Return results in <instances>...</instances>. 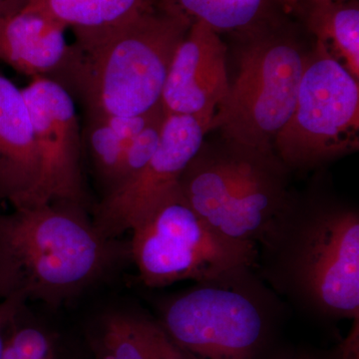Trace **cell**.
Wrapping results in <instances>:
<instances>
[{
	"mask_svg": "<svg viewBox=\"0 0 359 359\" xmlns=\"http://www.w3.org/2000/svg\"><path fill=\"white\" fill-rule=\"evenodd\" d=\"M257 250V273L280 299L320 320L359 318L358 208L290 196Z\"/></svg>",
	"mask_w": 359,
	"mask_h": 359,
	"instance_id": "1",
	"label": "cell"
},
{
	"mask_svg": "<svg viewBox=\"0 0 359 359\" xmlns=\"http://www.w3.org/2000/svg\"><path fill=\"white\" fill-rule=\"evenodd\" d=\"M124 248L100 235L83 205L13 208L0 214V301L21 295L58 306L105 275Z\"/></svg>",
	"mask_w": 359,
	"mask_h": 359,
	"instance_id": "2",
	"label": "cell"
},
{
	"mask_svg": "<svg viewBox=\"0 0 359 359\" xmlns=\"http://www.w3.org/2000/svg\"><path fill=\"white\" fill-rule=\"evenodd\" d=\"M191 25L157 6L109 27L73 32L71 94L90 114L135 117L160 109L170 63Z\"/></svg>",
	"mask_w": 359,
	"mask_h": 359,
	"instance_id": "3",
	"label": "cell"
},
{
	"mask_svg": "<svg viewBox=\"0 0 359 359\" xmlns=\"http://www.w3.org/2000/svg\"><path fill=\"white\" fill-rule=\"evenodd\" d=\"M283 302L256 268L194 283L160 304V323L195 359H263Z\"/></svg>",
	"mask_w": 359,
	"mask_h": 359,
	"instance_id": "4",
	"label": "cell"
},
{
	"mask_svg": "<svg viewBox=\"0 0 359 359\" xmlns=\"http://www.w3.org/2000/svg\"><path fill=\"white\" fill-rule=\"evenodd\" d=\"M287 171L275 154L230 144L224 149L203 146L179 185L191 207L215 230L257 245L289 201Z\"/></svg>",
	"mask_w": 359,
	"mask_h": 359,
	"instance_id": "5",
	"label": "cell"
},
{
	"mask_svg": "<svg viewBox=\"0 0 359 359\" xmlns=\"http://www.w3.org/2000/svg\"><path fill=\"white\" fill-rule=\"evenodd\" d=\"M287 18L244 36L248 44L238 76L211 126L221 130L231 146L275 154L273 142L294 110L306 58L285 30Z\"/></svg>",
	"mask_w": 359,
	"mask_h": 359,
	"instance_id": "6",
	"label": "cell"
},
{
	"mask_svg": "<svg viewBox=\"0 0 359 359\" xmlns=\"http://www.w3.org/2000/svg\"><path fill=\"white\" fill-rule=\"evenodd\" d=\"M129 254L141 282L158 289L257 268V245L224 237L191 207L180 185L131 230Z\"/></svg>",
	"mask_w": 359,
	"mask_h": 359,
	"instance_id": "7",
	"label": "cell"
},
{
	"mask_svg": "<svg viewBox=\"0 0 359 359\" xmlns=\"http://www.w3.org/2000/svg\"><path fill=\"white\" fill-rule=\"evenodd\" d=\"M358 145L359 80L316 42L273 153L287 170H309L355 152Z\"/></svg>",
	"mask_w": 359,
	"mask_h": 359,
	"instance_id": "8",
	"label": "cell"
},
{
	"mask_svg": "<svg viewBox=\"0 0 359 359\" xmlns=\"http://www.w3.org/2000/svg\"><path fill=\"white\" fill-rule=\"evenodd\" d=\"M210 130L211 123L194 116L166 114L159 146L147 164L97 205L93 224L100 235L115 240L140 223L178 185Z\"/></svg>",
	"mask_w": 359,
	"mask_h": 359,
	"instance_id": "9",
	"label": "cell"
},
{
	"mask_svg": "<svg viewBox=\"0 0 359 359\" xmlns=\"http://www.w3.org/2000/svg\"><path fill=\"white\" fill-rule=\"evenodd\" d=\"M22 93L40 161L39 181L30 204L83 205V141L74 96L62 85L41 77L33 78Z\"/></svg>",
	"mask_w": 359,
	"mask_h": 359,
	"instance_id": "10",
	"label": "cell"
},
{
	"mask_svg": "<svg viewBox=\"0 0 359 359\" xmlns=\"http://www.w3.org/2000/svg\"><path fill=\"white\" fill-rule=\"evenodd\" d=\"M226 53L218 33L192 23L170 63L161 98L165 114L194 116L212 126L230 88Z\"/></svg>",
	"mask_w": 359,
	"mask_h": 359,
	"instance_id": "11",
	"label": "cell"
},
{
	"mask_svg": "<svg viewBox=\"0 0 359 359\" xmlns=\"http://www.w3.org/2000/svg\"><path fill=\"white\" fill-rule=\"evenodd\" d=\"M66 30L57 20L32 7L0 18V61L32 79L53 80L70 92L75 50L66 39Z\"/></svg>",
	"mask_w": 359,
	"mask_h": 359,
	"instance_id": "12",
	"label": "cell"
},
{
	"mask_svg": "<svg viewBox=\"0 0 359 359\" xmlns=\"http://www.w3.org/2000/svg\"><path fill=\"white\" fill-rule=\"evenodd\" d=\"M39 176V156L22 89L0 73V201L11 208L30 204Z\"/></svg>",
	"mask_w": 359,
	"mask_h": 359,
	"instance_id": "13",
	"label": "cell"
},
{
	"mask_svg": "<svg viewBox=\"0 0 359 359\" xmlns=\"http://www.w3.org/2000/svg\"><path fill=\"white\" fill-rule=\"evenodd\" d=\"M162 108L150 114L123 116L90 114L82 128L83 149L87 151L97 178L107 195L128 178V157L134 137Z\"/></svg>",
	"mask_w": 359,
	"mask_h": 359,
	"instance_id": "14",
	"label": "cell"
},
{
	"mask_svg": "<svg viewBox=\"0 0 359 359\" xmlns=\"http://www.w3.org/2000/svg\"><path fill=\"white\" fill-rule=\"evenodd\" d=\"M97 359H195L145 314L117 311L103 318Z\"/></svg>",
	"mask_w": 359,
	"mask_h": 359,
	"instance_id": "15",
	"label": "cell"
},
{
	"mask_svg": "<svg viewBox=\"0 0 359 359\" xmlns=\"http://www.w3.org/2000/svg\"><path fill=\"white\" fill-rule=\"evenodd\" d=\"M316 43L359 80L358 0H308L292 9Z\"/></svg>",
	"mask_w": 359,
	"mask_h": 359,
	"instance_id": "16",
	"label": "cell"
},
{
	"mask_svg": "<svg viewBox=\"0 0 359 359\" xmlns=\"http://www.w3.org/2000/svg\"><path fill=\"white\" fill-rule=\"evenodd\" d=\"M158 6L215 32L244 37L278 25L289 14L280 0H157Z\"/></svg>",
	"mask_w": 359,
	"mask_h": 359,
	"instance_id": "17",
	"label": "cell"
},
{
	"mask_svg": "<svg viewBox=\"0 0 359 359\" xmlns=\"http://www.w3.org/2000/svg\"><path fill=\"white\" fill-rule=\"evenodd\" d=\"M157 6V0H30L27 6L74 32L109 27Z\"/></svg>",
	"mask_w": 359,
	"mask_h": 359,
	"instance_id": "18",
	"label": "cell"
},
{
	"mask_svg": "<svg viewBox=\"0 0 359 359\" xmlns=\"http://www.w3.org/2000/svg\"><path fill=\"white\" fill-rule=\"evenodd\" d=\"M15 320L7 332L0 359H54L50 339L39 328L16 327Z\"/></svg>",
	"mask_w": 359,
	"mask_h": 359,
	"instance_id": "19",
	"label": "cell"
},
{
	"mask_svg": "<svg viewBox=\"0 0 359 359\" xmlns=\"http://www.w3.org/2000/svg\"><path fill=\"white\" fill-rule=\"evenodd\" d=\"M26 299L21 295L7 297L0 301V358L9 327L18 318Z\"/></svg>",
	"mask_w": 359,
	"mask_h": 359,
	"instance_id": "20",
	"label": "cell"
},
{
	"mask_svg": "<svg viewBox=\"0 0 359 359\" xmlns=\"http://www.w3.org/2000/svg\"><path fill=\"white\" fill-rule=\"evenodd\" d=\"M342 359H359V318L353 320V327L341 342Z\"/></svg>",
	"mask_w": 359,
	"mask_h": 359,
	"instance_id": "21",
	"label": "cell"
},
{
	"mask_svg": "<svg viewBox=\"0 0 359 359\" xmlns=\"http://www.w3.org/2000/svg\"><path fill=\"white\" fill-rule=\"evenodd\" d=\"M294 359H342V351L340 344L332 351H308V349H301V351H294Z\"/></svg>",
	"mask_w": 359,
	"mask_h": 359,
	"instance_id": "22",
	"label": "cell"
},
{
	"mask_svg": "<svg viewBox=\"0 0 359 359\" xmlns=\"http://www.w3.org/2000/svg\"><path fill=\"white\" fill-rule=\"evenodd\" d=\"M29 2L30 0H0V18L20 13Z\"/></svg>",
	"mask_w": 359,
	"mask_h": 359,
	"instance_id": "23",
	"label": "cell"
},
{
	"mask_svg": "<svg viewBox=\"0 0 359 359\" xmlns=\"http://www.w3.org/2000/svg\"><path fill=\"white\" fill-rule=\"evenodd\" d=\"M280 1H282L285 13L290 14L295 6H299V4H302V2L308 1V0H280Z\"/></svg>",
	"mask_w": 359,
	"mask_h": 359,
	"instance_id": "24",
	"label": "cell"
},
{
	"mask_svg": "<svg viewBox=\"0 0 359 359\" xmlns=\"http://www.w3.org/2000/svg\"><path fill=\"white\" fill-rule=\"evenodd\" d=\"M269 359H294V351H280V353L273 354Z\"/></svg>",
	"mask_w": 359,
	"mask_h": 359,
	"instance_id": "25",
	"label": "cell"
}]
</instances>
